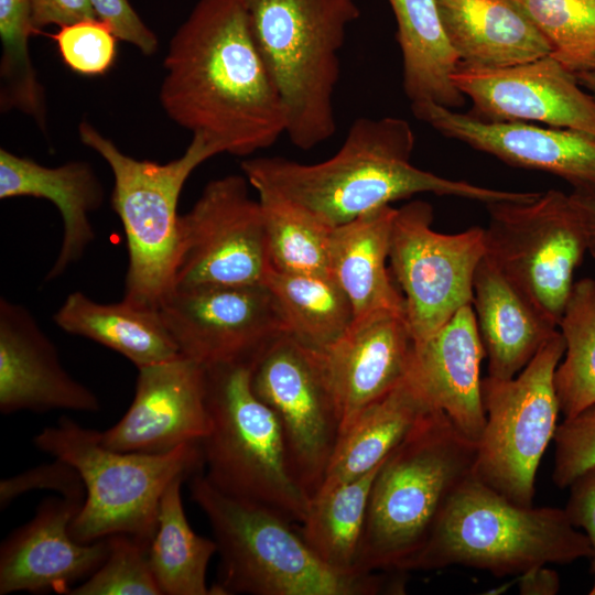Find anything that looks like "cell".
Returning <instances> with one entry per match:
<instances>
[{
	"label": "cell",
	"instance_id": "2",
	"mask_svg": "<svg viewBox=\"0 0 595 595\" xmlns=\"http://www.w3.org/2000/svg\"><path fill=\"white\" fill-rule=\"evenodd\" d=\"M414 132L401 118H357L339 150L317 163L283 156L241 162L258 195L286 201L328 227L416 194L431 193L482 202L530 198L536 192H512L456 181L411 163Z\"/></svg>",
	"mask_w": 595,
	"mask_h": 595
},
{
	"label": "cell",
	"instance_id": "23",
	"mask_svg": "<svg viewBox=\"0 0 595 595\" xmlns=\"http://www.w3.org/2000/svg\"><path fill=\"white\" fill-rule=\"evenodd\" d=\"M44 198L58 209L63 238L45 281H53L78 262L96 238L90 215L100 208L105 191L93 166L71 161L44 166L34 160L0 149V198Z\"/></svg>",
	"mask_w": 595,
	"mask_h": 595
},
{
	"label": "cell",
	"instance_id": "13",
	"mask_svg": "<svg viewBox=\"0 0 595 595\" xmlns=\"http://www.w3.org/2000/svg\"><path fill=\"white\" fill-rule=\"evenodd\" d=\"M256 396L282 428L291 470L310 499L320 489L340 435V418L321 350L283 334L257 358Z\"/></svg>",
	"mask_w": 595,
	"mask_h": 595
},
{
	"label": "cell",
	"instance_id": "11",
	"mask_svg": "<svg viewBox=\"0 0 595 595\" xmlns=\"http://www.w3.org/2000/svg\"><path fill=\"white\" fill-rule=\"evenodd\" d=\"M486 207L485 256L559 328L575 270L588 252L586 230L570 194L549 190Z\"/></svg>",
	"mask_w": 595,
	"mask_h": 595
},
{
	"label": "cell",
	"instance_id": "43",
	"mask_svg": "<svg viewBox=\"0 0 595 595\" xmlns=\"http://www.w3.org/2000/svg\"><path fill=\"white\" fill-rule=\"evenodd\" d=\"M519 576L518 587L522 595H554L560 589L558 573L545 565L533 567Z\"/></svg>",
	"mask_w": 595,
	"mask_h": 595
},
{
	"label": "cell",
	"instance_id": "46",
	"mask_svg": "<svg viewBox=\"0 0 595 595\" xmlns=\"http://www.w3.org/2000/svg\"><path fill=\"white\" fill-rule=\"evenodd\" d=\"M589 594L595 595V581H594L593 587L589 591Z\"/></svg>",
	"mask_w": 595,
	"mask_h": 595
},
{
	"label": "cell",
	"instance_id": "9",
	"mask_svg": "<svg viewBox=\"0 0 595 595\" xmlns=\"http://www.w3.org/2000/svg\"><path fill=\"white\" fill-rule=\"evenodd\" d=\"M78 134L113 174L111 205L128 249L122 300L159 310L174 286L177 203L183 185L198 165L219 153L205 139L193 136L180 158L159 163L123 153L87 120L79 123Z\"/></svg>",
	"mask_w": 595,
	"mask_h": 595
},
{
	"label": "cell",
	"instance_id": "22",
	"mask_svg": "<svg viewBox=\"0 0 595 595\" xmlns=\"http://www.w3.org/2000/svg\"><path fill=\"white\" fill-rule=\"evenodd\" d=\"M484 357L476 316L469 304L429 338L413 345L408 369L430 404L443 411L476 444L486 421L480 378Z\"/></svg>",
	"mask_w": 595,
	"mask_h": 595
},
{
	"label": "cell",
	"instance_id": "7",
	"mask_svg": "<svg viewBox=\"0 0 595 595\" xmlns=\"http://www.w3.org/2000/svg\"><path fill=\"white\" fill-rule=\"evenodd\" d=\"M33 443L41 452L72 465L84 483L85 499L69 528L82 543L128 534L150 545L166 487L204 467L201 443H187L164 454L118 452L100 443L99 431L67 416L43 429Z\"/></svg>",
	"mask_w": 595,
	"mask_h": 595
},
{
	"label": "cell",
	"instance_id": "4",
	"mask_svg": "<svg viewBox=\"0 0 595 595\" xmlns=\"http://www.w3.org/2000/svg\"><path fill=\"white\" fill-rule=\"evenodd\" d=\"M476 451L443 411L419 420L374 479L358 572H410L446 502L473 475Z\"/></svg>",
	"mask_w": 595,
	"mask_h": 595
},
{
	"label": "cell",
	"instance_id": "17",
	"mask_svg": "<svg viewBox=\"0 0 595 595\" xmlns=\"http://www.w3.org/2000/svg\"><path fill=\"white\" fill-rule=\"evenodd\" d=\"M209 429L205 367L181 354L138 368L130 407L99 441L118 452L164 454L201 443Z\"/></svg>",
	"mask_w": 595,
	"mask_h": 595
},
{
	"label": "cell",
	"instance_id": "25",
	"mask_svg": "<svg viewBox=\"0 0 595 595\" xmlns=\"http://www.w3.org/2000/svg\"><path fill=\"white\" fill-rule=\"evenodd\" d=\"M472 306L494 378L517 376L559 331L486 256L474 275Z\"/></svg>",
	"mask_w": 595,
	"mask_h": 595
},
{
	"label": "cell",
	"instance_id": "27",
	"mask_svg": "<svg viewBox=\"0 0 595 595\" xmlns=\"http://www.w3.org/2000/svg\"><path fill=\"white\" fill-rule=\"evenodd\" d=\"M432 409L407 372L340 434L320 489L355 479L378 467Z\"/></svg>",
	"mask_w": 595,
	"mask_h": 595
},
{
	"label": "cell",
	"instance_id": "12",
	"mask_svg": "<svg viewBox=\"0 0 595 595\" xmlns=\"http://www.w3.org/2000/svg\"><path fill=\"white\" fill-rule=\"evenodd\" d=\"M432 223V206L413 201L397 208L391 229L390 271L402 291L414 344L472 304L474 275L486 255L484 228L443 234Z\"/></svg>",
	"mask_w": 595,
	"mask_h": 595
},
{
	"label": "cell",
	"instance_id": "32",
	"mask_svg": "<svg viewBox=\"0 0 595 595\" xmlns=\"http://www.w3.org/2000/svg\"><path fill=\"white\" fill-rule=\"evenodd\" d=\"M380 465L360 477L320 489L311 498L300 532L317 556L333 569L358 572L356 561L369 495Z\"/></svg>",
	"mask_w": 595,
	"mask_h": 595
},
{
	"label": "cell",
	"instance_id": "14",
	"mask_svg": "<svg viewBox=\"0 0 595 595\" xmlns=\"http://www.w3.org/2000/svg\"><path fill=\"white\" fill-rule=\"evenodd\" d=\"M248 184L245 175L212 180L180 215L173 290L264 282L270 263L263 214Z\"/></svg>",
	"mask_w": 595,
	"mask_h": 595
},
{
	"label": "cell",
	"instance_id": "37",
	"mask_svg": "<svg viewBox=\"0 0 595 595\" xmlns=\"http://www.w3.org/2000/svg\"><path fill=\"white\" fill-rule=\"evenodd\" d=\"M64 64L82 76L106 74L117 57V35L100 19L65 25L52 34Z\"/></svg>",
	"mask_w": 595,
	"mask_h": 595
},
{
	"label": "cell",
	"instance_id": "41",
	"mask_svg": "<svg viewBox=\"0 0 595 595\" xmlns=\"http://www.w3.org/2000/svg\"><path fill=\"white\" fill-rule=\"evenodd\" d=\"M567 488L570 496L564 510L571 523L583 528L591 542V572L595 574V466L581 473Z\"/></svg>",
	"mask_w": 595,
	"mask_h": 595
},
{
	"label": "cell",
	"instance_id": "30",
	"mask_svg": "<svg viewBox=\"0 0 595 595\" xmlns=\"http://www.w3.org/2000/svg\"><path fill=\"white\" fill-rule=\"evenodd\" d=\"M285 332L300 343L325 349L353 324V306L331 274L285 273L269 269L264 282Z\"/></svg>",
	"mask_w": 595,
	"mask_h": 595
},
{
	"label": "cell",
	"instance_id": "45",
	"mask_svg": "<svg viewBox=\"0 0 595 595\" xmlns=\"http://www.w3.org/2000/svg\"><path fill=\"white\" fill-rule=\"evenodd\" d=\"M581 86L587 90L595 100V71L576 74Z\"/></svg>",
	"mask_w": 595,
	"mask_h": 595
},
{
	"label": "cell",
	"instance_id": "20",
	"mask_svg": "<svg viewBox=\"0 0 595 595\" xmlns=\"http://www.w3.org/2000/svg\"><path fill=\"white\" fill-rule=\"evenodd\" d=\"M97 412L100 402L63 367L57 349L31 312L0 299V411Z\"/></svg>",
	"mask_w": 595,
	"mask_h": 595
},
{
	"label": "cell",
	"instance_id": "19",
	"mask_svg": "<svg viewBox=\"0 0 595 595\" xmlns=\"http://www.w3.org/2000/svg\"><path fill=\"white\" fill-rule=\"evenodd\" d=\"M83 502L48 497L34 517L12 531L0 548V595L17 592L68 594L104 562L107 538L82 543L71 534V523Z\"/></svg>",
	"mask_w": 595,
	"mask_h": 595
},
{
	"label": "cell",
	"instance_id": "33",
	"mask_svg": "<svg viewBox=\"0 0 595 595\" xmlns=\"http://www.w3.org/2000/svg\"><path fill=\"white\" fill-rule=\"evenodd\" d=\"M559 331L565 349L554 372V388L564 418L595 403V280L572 288Z\"/></svg>",
	"mask_w": 595,
	"mask_h": 595
},
{
	"label": "cell",
	"instance_id": "39",
	"mask_svg": "<svg viewBox=\"0 0 595 595\" xmlns=\"http://www.w3.org/2000/svg\"><path fill=\"white\" fill-rule=\"evenodd\" d=\"M36 489H48L62 497L84 502L85 486L78 472L68 463L53 462L30 468L0 482V507L3 510L15 498Z\"/></svg>",
	"mask_w": 595,
	"mask_h": 595
},
{
	"label": "cell",
	"instance_id": "28",
	"mask_svg": "<svg viewBox=\"0 0 595 595\" xmlns=\"http://www.w3.org/2000/svg\"><path fill=\"white\" fill-rule=\"evenodd\" d=\"M53 320L68 334L121 354L137 369L181 355L159 310L139 307L125 300L98 303L76 291L67 295Z\"/></svg>",
	"mask_w": 595,
	"mask_h": 595
},
{
	"label": "cell",
	"instance_id": "8",
	"mask_svg": "<svg viewBox=\"0 0 595 595\" xmlns=\"http://www.w3.org/2000/svg\"><path fill=\"white\" fill-rule=\"evenodd\" d=\"M250 365L205 367L210 429L201 442L205 476L231 497L302 523L310 497L289 463L281 424L251 388Z\"/></svg>",
	"mask_w": 595,
	"mask_h": 595
},
{
	"label": "cell",
	"instance_id": "34",
	"mask_svg": "<svg viewBox=\"0 0 595 595\" xmlns=\"http://www.w3.org/2000/svg\"><path fill=\"white\" fill-rule=\"evenodd\" d=\"M270 268L285 273L329 274L332 227L298 206L258 195Z\"/></svg>",
	"mask_w": 595,
	"mask_h": 595
},
{
	"label": "cell",
	"instance_id": "35",
	"mask_svg": "<svg viewBox=\"0 0 595 595\" xmlns=\"http://www.w3.org/2000/svg\"><path fill=\"white\" fill-rule=\"evenodd\" d=\"M574 74L595 71V0H513Z\"/></svg>",
	"mask_w": 595,
	"mask_h": 595
},
{
	"label": "cell",
	"instance_id": "15",
	"mask_svg": "<svg viewBox=\"0 0 595 595\" xmlns=\"http://www.w3.org/2000/svg\"><path fill=\"white\" fill-rule=\"evenodd\" d=\"M180 353L204 367L250 365L286 334L264 283L173 290L159 307Z\"/></svg>",
	"mask_w": 595,
	"mask_h": 595
},
{
	"label": "cell",
	"instance_id": "36",
	"mask_svg": "<svg viewBox=\"0 0 595 595\" xmlns=\"http://www.w3.org/2000/svg\"><path fill=\"white\" fill-rule=\"evenodd\" d=\"M107 540L104 562L67 595H162L150 566L149 545L128 534Z\"/></svg>",
	"mask_w": 595,
	"mask_h": 595
},
{
	"label": "cell",
	"instance_id": "42",
	"mask_svg": "<svg viewBox=\"0 0 595 595\" xmlns=\"http://www.w3.org/2000/svg\"><path fill=\"white\" fill-rule=\"evenodd\" d=\"M35 33L48 25L60 28L89 19H99L90 0H29Z\"/></svg>",
	"mask_w": 595,
	"mask_h": 595
},
{
	"label": "cell",
	"instance_id": "26",
	"mask_svg": "<svg viewBox=\"0 0 595 595\" xmlns=\"http://www.w3.org/2000/svg\"><path fill=\"white\" fill-rule=\"evenodd\" d=\"M397 208L385 206L336 226L329 244V274L348 298L354 320L380 312L405 314L389 262Z\"/></svg>",
	"mask_w": 595,
	"mask_h": 595
},
{
	"label": "cell",
	"instance_id": "24",
	"mask_svg": "<svg viewBox=\"0 0 595 595\" xmlns=\"http://www.w3.org/2000/svg\"><path fill=\"white\" fill-rule=\"evenodd\" d=\"M458 64L508 67L552 53V47L513 0H436Z\"/></svg>",
	"mask_w": 595,
	"mask_h": 595
},
{
	"label": "cell",
	"instance_id": "16",
	"mask_svg": "<svg viewBox=\"0 0 595 595\" xmlns=\"http://www.w3.org/2000/svg\"><path fill=\"white\" fill-rule=\"evenodd\" d=\"M467 96L474 117L495 122L537 121L573 129L595 138V100L576 74L551 54L501 67L474 68L458 64L453 77Z\"/></svg>",
	"mask_w": 595,
	"mask_h": 595
},
{
	"label": "cell",
	"instance_id": "44",
	"mask_svg": "<svg viewBox=\"0 0 595 595\" xmlns=\"http://www.w3.org/2000/svg\"><path fill=\"white\" fill-rule=\"evenodd\" d=\"M570 198L584 224L588 252L595 259V194L573 191Z\"/></svg>",
	"mask_w": 595,
	"mask_h": 595
},
{
	"label": "cell",
	"instance_id": "1",
	"mask_svg": "<svg viewBox=\"0 0 595 595\" xmlns=\"http://www.w3.org/2000/svg\"><path fill=\"white\" fill-rule=\"evenodd\" d=\"M163 66L164 111L219 154L249 155L285 134V108L241 0H199Z\"/></svg>",
	"mask_w": 595,
	"mask_h": 595
},
{
	"label": "cell",
	"instance_id": "6",
	"mask_svg": "<svg viewBox=\"0 0 595 595\" xmlns=\"http://www.w3.org/2000/svg\"><path fill=\"white\" fill-rule=\"evenodd\" d=\"M286 113L285 134L310 150L336 131L334 96L355 0H241Z\"/></svg>",
	"mask_w": 595,
	"mask_h": 595
},
{
	"label": "cell",
	"instance_id": "31",
	"mask_svg": "<svg viewBox=\"0 0 595 595\" xmlns=\"http://www.w3.org/2000/svg\"><path fill=\"white\" fill-rule=\"evenodd\" d=\"M184 480L175 478L163 493L149 562L162 595H210L206 572L217 544L191 528L181 495Z\"/></svg>",
	"mask_w": 595,
	"mask_h": 595
},
{
	"label": "cell",
	"instance_id": "38",
	"mask_svg": "<svg viewBox=\"0 0 595 595\" xmlns=\"http://www.w3.org/2000/svg\"><path fill=\"white\" fill-rule=\"evenodd\" d=\"M552 480L567 488L584 470L595 466V403L558 425Z\"/></svg>",
	"mask_w": 595,
	"mask_h": 595
},
{
	"label": "cell",
	"instance_id": "21",
	"mask_svg": "<svg viewBox=\"0 0 595 595\" xmlns=\"http://www.w3.org/2000/svg\"><path fill=\"white\" fill-rule=\"evenodd\" d=\"M413 345L405 314L380 312L354 320L336 342L321 350L339 412L340 434L402 380Z\"/></svg>",
	"mask_w": 595,
	"mask_h": 595
},
{
	"label": "cell",
	"instance_id": "3",
	"mask_svg": "<svg viewBox=\"0 0 595 595\" xmlns=\"http://www.w3.org/2000/svg\"><path fill=\"white\" fill-rule=\"evenodd\" d=\"M193 501L206 516L220 555L210 595H386L404 593L403 572L348 573L327 565L280 512L226 495L201 472Z\"/></svg>",
	"mask_w": 595,
	"mask_h": 595
},
{
	"label": "cell",
	"instance_id": "29",
	"mask_svg": "<svg viewBox=\"0 0 595 595\" xmlns=\"http://www.w3.org/2000/svg\"><path fill=\"white\" fill-rule=\"evenodd\" d=\"M397 22L402 85L413 104L463 105L453 83L458 58L445 35L436 0H388Z\"/></svg>",
	"mask_w": 595,
	"mask_h": 595
},
{
	"label": "cell",
	"instance_id": "10",
	"mask_svg": "<svg viewBox=\"0 0 595 595\" xmlns=\"http://www.w3.org/2000/svg\"><path fill=\"white\" fill-rule=\"evenodd\" d=\"M564 349L558 331L517 376L482 381L486 421L473 476L521 506H532L537 470L558 428L554 372Z\"/></svg>",
	"mask_w": 595,
	"mask_h": 595
},
{
	"label": "cell",
	"instance_id": "18",
	"mask_svg": "<svg viewBox=\"0 0 595 595\" xmlns=\"http://www.w3.org/2000/svg\"><path fill=\"white\" fill-rule=\"evenodd\" d=\"M414 116L450 139L462 141L509 165L556 175L574 192L595 194V138L573 129L528 122H495L421 102Z\"/></svg>",
	"mask_w": 595,
	"mask_h": 595
},
{
	"label": "cell",
	"instance_id": "40",
	"mask_svg": "<svg viewBox=\"0 0 595 595\" xmlns=\"http://www.w3.org/2000/svg\"><path fill=\"white\" fill-rule=\"evenodd\" d=\"M98 18L107 22L117 37L136 46L143 55L159 47L155 33L142 21L129 0H90Z\"/></svg>",
	"mask_w": 595,
	"mask_h": 595
},
{
	"label": "cell",
	"instance_id": "5",
	"mask_svg": "<svg viewBox=\"0 0 595 595\" xmlns=\"http://www.w3.org/2000/svg\"><path fill=\"white\" fill-rule=\"evenodd\" d=\"M592 554L587 536L564 509L515 504L472 475L446 502L410 572L461 565L521 575Z\"/></svg>",
	"mask_w": 595,
	"mask_h": 595
}]
</instances>
